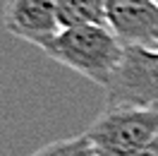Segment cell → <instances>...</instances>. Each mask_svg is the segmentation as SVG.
<instances>
[{
    "label": "cell",
    "instance_id": "obj_1",
    "mask_svg": "<svg viewBox=\"0 0 158 156\" xmlns=\"http://www.w3.org/2000/svg\"><path fill=\"white\" fill-rule=\"evenodd\" d=\"M41 50L62 67L106 87L122 60L125 43L110 31L108 24H77L60 29L58 36Z\"/></svg>",
    "mask_w": 158,
    "mask_h": 156
},
{
    "label": "cell",
    "instance_id": "obj_2",
    "mask_svg": "<svg viewBox=\"0 0 158 156\" xmlns=\"http://www.w3.org/2000/svg\"><path fill=\"white\" fill-rule=\"evenodd\" d=\"M84 135L98 156H134L158 137V108L106 106Z\"/></svg>",
    "mask_w": 158,
    "mask_h": 156
},
{
    "label": "cell",
    "instance_id": "obj_3",
    "mask_svg": "<svg viewBox=\"0 0 158 156\" xmlns=\"http://www.w3.org/2000/svg\"><path fill=\"white\" fill-rule=\"evenodd\" d=\"M103 89L106 106L158 108V50L125 46L118 70Z\"/></svg>",
    "mask_w": 158,
    "mask_h": 156
},
{
    "label": "cell",
    "instance_id": "obj_4",
    "mask_svg": "<svg viewBox=\"0 0 158 156\" xmlns=\"http://www.w3.org/2000/svg\"><path fill=\"white\" fill-rule=\"evenodd\" d=\"M106 24L125 46L158 50L156 0H106Z\"/></svg>",
    "mask_w": 158,
    "mask_h": 156
},
{
    "label": "cell",
    "instance_id": "obj_5",
    "mask_svg": "<svg viewBox=\"0 0 158 156\" xmlns=\"http://www.w3.org/2000/svg\"><path fill=\"white\" fill-rule=\"evenodd\" d=\"M2 24L12 36L43 48L60 34V17L55 0H7Z\"/></svg>",
    "mask_w": 158,
    "mask_h": 156
},
{
    "label": "cell",
    "instance_id": "obj_6",
    "mask_svg": "<svg viewBox=\"0 0 158 156\" xmlns=\"http://www.w3.org/2000/svg\"><path fill=\"white\" fill-rule=\"evenodd\" d=\"M60 27L106 24V0H55Z\"/></svg>",
    "mask_w": 158,
    "mask_h": 156
},
{
    "label": "cell",
    "instance_id": "obj_7",
    "mask_svg": "<svg viewBox=\"0 0 158 156\" xmlns=\"http://www.w3.org/2000/svg\"><path fill=\"white\" fill-rule=\"evenodd\" d=\"M29 156H98L96 149L91 146L86 135L67 137V139H55L50 144H43Z\"/></svg>",
    "mask_w": 158,
    "mask_h": 156
},
{
    "label": "cell",
    "instance_id": "obj_8",
    "mask_svg": "<svg viewBox=\"0 0 158 156\" xmlns=\"http://www.w3.org/2000/svg\"><path fill=\"white\" fill-rule=\"evenodd\" d=\"M134 156H158V137L146 146V149H141V151H139V154H134Z\"/></svg>",
    "mask_w": 158,
    "mask_h": 156
},
{
    "label": "cell",
    "instance_id": "obj_9",
    "mask_svg": "<svg viewBox=\"0 0 158 156\" xmlns=\"http://www.w3.org/2000/svg\"><path fill=\"white\" fill-rule=\"evenodd\" d=\"M156 2H158V0H156Z\"/></svg>",
    "mask_w": 158,
    "mask_h": 156
}]
</instances>
